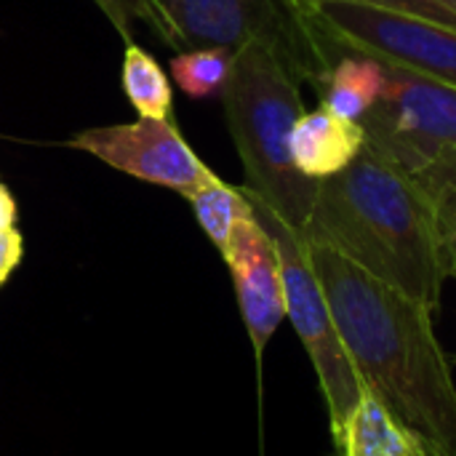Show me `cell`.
I'll use <instances>...</instances> for the list:
<instances>
[{
  "instance_id": "3",
  "label": "cell",
  "mask_w": 456,
  "mask_h": 456,
  "mask_svg": "<svg viewBox=\"0 0 456 456\" xmlns=\"http://www.w3.org/2000/svg\"><path fill=\"white\" fill-rule=\"evenodd\" d=\"M299 80L259 43L243 45L222 88L224 118L246 171L243 192L265 203L297 232L305 230L318 182L291 158V131L305 115Z\"/></svg>"
},
{
  "instance_id": "1",
  "label": "cell",
  "mask_w": 456,
  "mask_h": 456,
  "mask_svg": "<svg viewBox=\"0 0 456 456\" xmlns=\"http://www.w3.org/2000/svg\"><path fill=\"white\" fill-rule=\"evenodd\" d=\"M307 254L363 390L428 456H456V385L433 310L329 246L307 243Z\"/></svg>"
},
{
  "instance_id": "11",
  "label": "cell",
  "mask_w": 456,
  "mask_h": 456,
  "mask_svg": "<svg viewBox=\"0 0 456 456\" xmlns=\"http://www.w3.org/2000/svg\"><path fill=\"white\" fill-rule=\"evenodd\" d=\"M342 456H428L414 433H409L369 390L355 403L342 441Z\"/></svg>"
},
{
  "instance_id": "14",
  "label": "cell",
  "mask_w": 456,
  "mask_h": 456,
  "mask_svg": "<svg viewBox=\"0 0 456 456\" xmlns=\"http://www.w3.org/2000/svg\"><path fill=\"white\" fill-rule=\"evenodd\" d=\"M184 198L190 200L203 232L219 248V254H224L235 224L254 211L248 198L243 195V190L222 182L214 171Z\"/></svg>"
},
{
  "instance_id": "13",
  "label": "cell",
  "mask_w": 456,
  "mask_h": 456,
  "mask_svg": "<svg viewBox=\"0 0 456 456\" xmlns=\"http://www.w3.org/2000/svg\"><path fill=\"white\" fill-rule=\"evenodd\" d=\"M428 198L446 275L456 278V150L414 174Z\"/></svg>"
},
{
  "instance_id": "8",
  "label": "cell",
  "mask_w": 456,
  "mask_h": 456,
  "mask_svg": "<svg viewBox=\"0 0 456 456\" xmlns=\"http://www.w3.org/2000/svg\"><path fill=\"white\" fill-rule=\"evenodd\" d=\"M69 147L83 150L128 176L182 195L195 190L211 174L171 120L139 118L134 123L88 128L75 134Z\"/></svg>"
},
{
  "instance_id": "19",
  "label": "cell",
  "mask_w": 456,
  "mask_h": 456,
  "mask_svg": "<svg viewBox=\"0 0 456 456\" xmlns=\"http://www.w3.org/2000/svg\"><path fill=\"white\" fill-rule=\"evenodd\" d=\"M24 254V243L16 227L0 230V286L8 281V275L16 270V265L21 262Z\"/></svg>"
},
{
  "instance_id": "20",
  "label": "cell",
  "mask_w": 456,
  "mask_h": 456,
  "mask_svg": "<svg viewBox=\"0 0 456 456\" xmlns=\"http://www.w3.org/2000/svg\"><path fill=\"white\" fill-rule=\"evenodd\" d=\"M13 222H16V200L8 192V187L0 184V230L13 227Z\"/></svg>"
},
{
  "instance_id": "17",
  "label": "cell",
  "mask_w": 456,
  "mask_h": 456,
  "mask_svg": "<svg viewBox=\"0 0 456 456\" xmlns=\"http://www.w3.org/2000/svg\"><path fill=\"white\" fill-rule=\"evenodd\" d=\"M94 3L126 43H131L134 37V21H144L158 32L163 43L174 48V29L155 0H94Z\"/></svg>"
},
{
  "instance_id": "6",
  "label": "cell",
  "mask_w": 456,
  "mask_h": 456,
  "mask_svg": "<svg viewBox=\"0 0 456 456\" xmlns=\"http://www.w3.org/2000/svg\"><path fill=\"white\" fill-rule=\"evenodd\" d=\"M305 8L334 59L347 51L363 53L456 88V29L342 0L305 3Z\"/></svg>"
},
{
  "instance_id": "10",
  "label": "cell",
  "mask_w": 456,
  "mask_h": 456,
  "mask_svg": "<svg viewBox=\"0 0 456 456\" xmlns=\"http://www.w3.org/2000/svg\"><path fill=\"white\" fill-rule=\"evenodd\" d=\"M363 144L366 134L361 123L337 118L326 107L305 112L291 131L294 166L315 182L345 171Z\"/></svg>"
},
{
  "instance_id": "15",
  "label": "cell",
  "mask_w": 456,
  "mask_h": 456,
  "mask_svg": "<svg viewBox=\"0 0 456 456\" xmlns=\"http://www.w3.org/2000/svg\"><path fill=\"white\" fill-rule=\"evenodd\" d=\"M123 94L139 112V118L168 120L174 94L163 67L136 43H126L123 51V69H120Z\"/></svg>"
},
{
  "instance_id": "12",
  "label": "cell",
  "mask_w": 456,
  "mask_h": 456,
  "mask_svg": "<svg viewBox=\"0 0 456 456\" xmlns=\"http://www.w3.org/2000/svg\"><path fill=\"white\" fill-rule=\"evenodd\" d=\"M385 91L382 61L363 53H339L323 83L318 86L321 107L345 120H361Z\"/></svg>"
},
{
  "instance_id": "4",
  "label": "cell",
  "mask_w": 456,
  "mask_h": 456,
  "mask_svg": "<svg viewBox=\"0 0 456 456\" xmlns=\"http://www.w3.org/2000/svg\"><path fill=\"white\" fill-rule=\"evenodd\" d=\"M174 29V48L267 45L286 69L310 86H321L334 67L326 37L315 29L299 0H155Z\"/></svg>"
},
{
  "instance_id": "16",
  "label": "cell",
  "mask_w": 456,
  "mask_h": 456,
  "mask_svg": "<svg viewBox=\"0 0 456 456\" xmlns=\"http://www.w3.org/2000/svg\"><path fill=\"white\" fill-rule=\"evenodd\" d=\"M235 53L227 48H192L171 59V75L176 86L195 99L222 94Z\"/></svg>"
},
{
  "instance_id": "2",
  "label": "cell",
  "mask_w": 456,
  "mask_h": 456,
  "mask_svg": "<svg viewBox=\"0 0 456 456\" xmlns=\"http://www.w3.org/2000/svg\"><path fill=\"white\" fill-rule=\"evenodd\" d=\"M302 238L334 248L433 313L441 307L449 275L428 198L411 171L369 142L345 171L318 182Z\"/></svg>"
},
{
  "instance_id": "5",
  "label": "cell",
  "mask_w": 456,
  "mask_h": 456,
  "mask_svg": "<svg viewBox=\"0 0 456 456\" xmlns=\"http://www.w3.org/2000/svg\"><path fill=\"white\" fill-rule=\"evenodd\" d=\"M246 198L254 208V216L262 222V227L275 240L278 259H281V275H283L286 318L291 321L297 337L302 339V345L313 361V369L318 374V385L323 390L326 409H329L331 438L339 446L345 425H347L355 403L363 395V385H361L358 371L347 355V347L337 331L331 307H329L323 286L313 270L302 232H297L283 219H278L256 198H251V195H246Z\"/></svg>"
},
{
  "instance_id": "9",
  "label": "cell",
  "mask_w": 456,
  "mask_h": 456,
  "mask_svg": "<svg viewBox=\"0 0 456 456\" xmlns=\"http://www.w3.org/2000/svg\"><path fill=\"white\" fill-rule=\"evenodd\" d=\"M224 262L230 267L240 315L254 347L256 361H262L270 339L286 318L283 275L273 235L254 216H243L224 248Z\"/></svg>"
},
{
  "instance_id": "7",
  "label": "cell",
  "mask_w": 456,
  "mask_h": 456,
  "mask_svg": "<svg viewBox=\"0 0 456 456\" xmlns=\"http://www.w3.org/2000/svg\"><path fill=\"white\" fill-rule=\"evenodd\" d=\"M385 91L358 120L366 142L417 174L456 150V88L385 64Z\"/></svg>"
},
{
  "instance_id": "18",
  "label": "cell",
  "mask_w": 456,
  "mask_h": 456,
  "mask_svg": "<svg viewBox=\"0 0 456 456\" xmlns=\"http://www.w3.org/2000/svg\"><path fill=\"white\" fill-rule=\"evenodd\" d=\"M299 3H318V0H299ZM342 3H361L382 11H395L456 29V0H342Z\"/></svg>"
}]
</instances>
